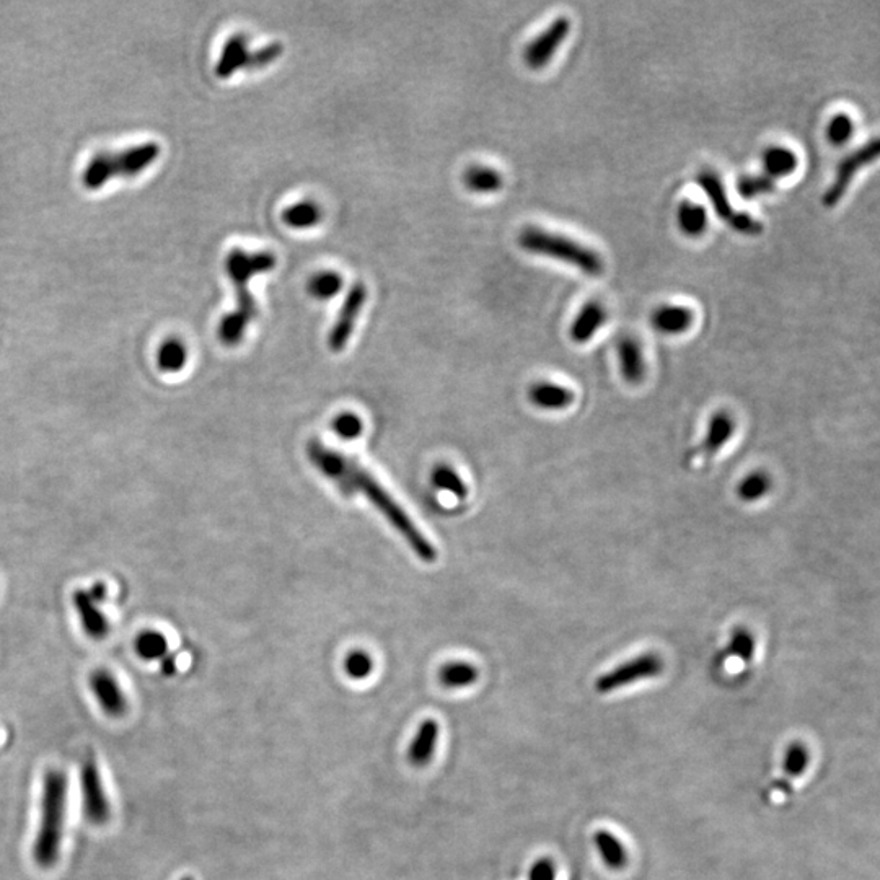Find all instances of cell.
I'll use <instances>...</instances> for the list:
<instances>
[{
  "label": "cell",
  "mask_w": 880,
  "mask_h": 880,
  "mask_svg": "<svg viewBox=\"0 0 880 880\" xmlns=\"http://www.w3.org/2000/svg\"><path fill=\"white\" fill-rule=\"evenodd\" d=\"M307 454L315 468L328 480L333 481V484L341 489V493L346 496H352L354 493L364 494L374 504L375 509L388 520V524L405 538V542L419 558L426 563L436 561L437 551L434 545L416 527L410 515L403 511V507L393 499L392 494L388 493L366 468L336 450L328 449L317 440L310 442Z\"/></svg>",
  "instance_id": "6da1fadb"
},
{
  "label": "cell",
  "mask_w": 880,
  "mask_h": 880,
  "mask_svg": "<svg viewBox=\"0 0 880 880\" xmlns=\"http://www.w3.org/2000/svg\"><path fill=\"white\" fill-rule=\"evenodd\" d=\"M40 825L33 843V859L41 869H51L61 859L66 827L67 776L61 770H49L41 788Z\"/></svg>",
  "instance_id": "7a4b0ae2"
},
{
  "label": "cell",
  "mask_w": 880,
  "mask_h": 880,
  "mask_svg": "<svg viewBox=\"0 0 880 880\" xmlns=\"http://www.w3.org/2000/svg\"><path fill=\"white\" fill-rule=\"evenodd\" d=\"M519 245L532 255L546 256L571 264L590 278L603 273L602 256L597 251L590 250L563 235L551 234L537 227H527L520 232Z\"/></svg>",
  "instance_id": "3957f363"
},
{
  "label": "cell",
  "mask_w": 880,
  "mask_h": 880,
  "mask_svg": "<svg viewBox=\"0 0 880 880\" xmlns=\"http://www.w3.org/2000/svg\"><path fill=\"white\" fill-rule=\"evenodd\" d=\"M160 146L157 142H146L141 146L129 147L123 152H100L95 155L84 173L82 183L90 191L100 190L106 181L118 176H136L159 159Z\"/></svg>",
  "instance_id": "277c9868"
},
{
  "label": "cell",
  "mask_w": 880,
  "mask_h": 880,
  "mask_svg": "<svg viewBox=\"0 0 880 880\" xmlns=\"http://www.w3.org/2000/svg\"><path fill=\"white\" fill-rule=\"evenodd\" d=\"M276 264L278 258L271 251L247 253L240 248H234L225 258V273L232 279L237 291V308L234 312L247 318L250 323L258 315V307L248 291V284L258 274L271 273Z\"/></svg>",
  "instance_id": "5b68a950"
},
{
  "label": "cell",
  "mask_w": 880,
  "mask_h": 880,
  "mask_svg": "<svg viewBox=\"0 0 880 880\" xmlns=\"http://www.w3.org/2000/svg\"><path fill=\"white\" fill-rule=\"evenodd\" d=\"M80 791L85 819L95 827H103L111 817L110 802L106 797L102 773L97 760L88 757L80 768Z\"/></svg>",
  "instance_id": "8992f818"
},
{
  "label": "cell",
  "mask_w": 880,
  "mask_h": 880,
  "mask_svg": "<svg viewBox=\"0 0 880 880\" xmlns=\"http://www.w3.org/2000/svg\"><path fill=\"white\" fill-rule=\"evenodd\" d=\"M664 662L656 654H643L634 657L625 664L618 665L612 672L600 675L595 682V690L605 695L612 693L618 688L628 687L631 683L641 682L647 678H654L662 674Z\"/></svg>",
  "instance_id": "52a82bcc"
},
{
  "label": "cell",
  "mask_w": 880,
  "mask_h": 880,
  "mask_svg": "<svg viewBox=\"0 0 880 880\" xmlns=\"http://www.w3.org/2000/svg\"><path fill=\"white\" fill-rule=\"evenodd\" d=\"M877 157H879V141L877 139L866 142L863 147H859L853 154L846 155L845 159L838 163L832 186L823 194V206L833 207L840 203L846 191L850 188L851 181H853L856 173L861 168L869 165V163L877 160Z\"/></svg>",
  "instance_id": "ba28073f"
},
{
  "label": "cell",
  "mask_w": 880,
  "mask_h": 880,
  "mask_svg": "<svg viewBox=\"0 0 880 880\" xmlns=\"http://www.w3.org/2000/svg\"><path fill=\"white\" fill-rule=\"evenodd\" d=\"M367 287L364 282H354L343 305L339 308L338 318L328 335V348L333 352H341L348 346L357 318L361 315L362 308L366 305Z\"/></svg>",
  "instance_id": "9c48e42d"
},
{
  "label": "cell",
  "mask_w": 880,
  "mask_h": 880,
  "mask_svg": "<svg viewBox=\"0 0 880 880\" xmlns=\"http://www.w3.org/2000/svg\"><path fill=\"white\" fill-rule=\"evenodd\" d=\"M571 31V20L568 17L556 18L550 27L538 35L524 49V62L533 71H540L553 59L561 44L568 38Z\"/></svg>",
  "instance_id": "30bf717a"
},
{
  "label": "cell",
  "mask_w": 880,
  "mask_h": 880,
  "mask_svg": "<svg viewBox=\"0 0 880 880\" xmlns=\"http://www.w3.org/2000/svg\"><path fill=\"white\" fill-rule=\"evenodd\" d=\"M90 688L106 716L119 719L128 711V700L108 670H95L90 675Z\"/></svg>",
  "instance_id": "8fae6325"
},
{
  "label": "cell",
  "mask_w": 880,
  "mask_h": 880,
  "mask_svg": "<svg viewBox=\"0 0 880 880\" xmlns=\"http://www.w3.org/2000/svg\"><path fill=\"white\" fill-rule=\"evenodd\" d=\"M72 602H74L75 612L79 615L80 623H82V628H84L87 636L95 639V641L105 638L108 631H110V625H108V620H106L102 610L98 607L100 603L95 602L88 595L87 590L82 589L75 590Z\"/></svg>",
  "instance_id": "7c38bea8"
},
{
  "label": "cell",
  "mask_w": 880,
  "mask_h": 880,
  "mask_svg": "<svg viewBox=\"0 0 880 880\" xmlns=\"http://www.w3.org/2000/svg\"><path fill=\"white\" fill-rule=\"evenodd\" d=\"M734 431L735 423L731 414L726 411H718L713 414V418L709 419L708 427H706V434H704L700 449H696L695 454L691 457L704 455L706 458H713L731 440Z\"/></svg>",
  "instance_id": "4fadbf2b"
},
{
  "label": "cell",
  "mask_w": 880,
  "mask_h": 880,
  "mask_svg": "<svg viewBox=\"0 0 880 880\" xmlns=\"http://www.w3.org/2000/svg\"><path fill=\"white\" fill-rule=\"evenodd\" d=\"M248 56H250V49H248L247 35H243V33L232 35L229 40L225 41L214 72L219 79H230L235 72L247 69Z\"/></svg>",
  "instance_id": "5bb4252c"
},
{
  "label": "cell",
  "mask_w": 880,
  "mask_h": 880,
  "mask_svg": "<svg viewBox=\"0 0 880 880\" xmlns=\"http://www.w3.org/2000/svg\"><path fill=\"white\" fill-rule=\"evenodd\" d=\"M533 405L546 411L568 410L574 403V393L558 383L538 382L528 392Z\"/></svg>",
  "instance_id": "9a60e30c"
},
{
  "label": "cell",
  "mask_w": 880,
  "mask_h": 880,
  "mask_svg": "<svg viewBox=\"0 0 880 880\" xmlns=\"http://www.w3.org/2000/svg\"><path fill=\"white\" fill-rule=\"evenodd\" d=\"M616 351H618L623 379L631 385L643 382L644 375H646V364H644L643 349L639 346L638 341L628 338V336L621 338L616 346Z\"/></svg>",
  "instance_id": "2e32d148"
},
{
  "label": "cell",
  "mask_w": 880,
  "mask_h": 880,
  "mask_svg": "<svg viewBox=\"0 0 880 880\" xmlns=\"http://www.w3.org/2000/svg\"><path fill=\"white\" fill-rule=\"evenodd\" d=\"M605 320H607V312L599 302H589L584 305L572 322L571 331H569L572 341L577 344L589 343L590 339L594 338L597 331L602 328Z\"/></svg>",
  "instance_id": "e0dca14e"
},
{
  "label": "cell",
  "mask_w": 880,
  "mask_h": 880,
  "mask_svg": "<svg viewBox=\"0 0 880 880\" xmlns=\"http://www.w3.org/2000/svg\"><path fill=\"white\" fill-rule=\"evenodd\" d=\"M695 315L690 308L682 305H664L652 313V326L664 335H682L690 330Z\"/></svg>",
  "instance_id": "ac0fdd59"
},
{
  "label": "cell",
  "mask_w": 880,
  "mask_h": 880,
  "mask_svg": "<svg viewBox=\"0 0 880 880\" xmlns=\"http://www.w3.org/2000/svg\"><path fill=\"white\" fill-rule=\"evenodd\" d=\"M440 727L434 719H426L419 726L418 734L408 748V760L414 766H426L431 762L436 752L437 740H439Z\"/></svg>",
  "instance_id": "d6986e66"
},
{
  "label": "cell",
  "mask_w": 880,
  "mask_h": 880,
  "mask_svg": "<svg viewBox=\"0 0 880 880\" xmlns=\"http://www.w3.org/2000/svg\"><path fill=\"white\" fill-rule=\"evenodd\" d=\"M696 183L704 191V194L708 196L716 214L722 220L729 222L731 217L734 216V211H732L731 203H729V198H727L726 188H724V183H722L718 173L704 170V172L696 176Z\"/></svg>",
  "instance_id": "ffe728a7"
},
{
  "label": "cell",
  "mask_w": 880,
  "mask_h": 880,
  "mask_svg": "<svg viewBox=\"0 0 880 880\" xmlns=\"http://www.w3.org/2000/svg\"><path fill=\"white\" fill-rule=\"evenodd\" d=\"M463 185L467 186V190L471 193L493 194L501 190L504 180L501 173L496 172L494 168L471 165L463 175Z\"/></svg>",
  "instance_id": "44dd1931"
},
{
  "label": "cell",
  "mask_w": 880,
  "mask_h": 880,
  "mask_svg": "<svg viewBox=\"0 0 880 880\" xmlns=\"http://www.w3.org/2000/svg\"><path fill=\"white\" fill-rule=\"evenodd\" d=\"M323 219L322 207L313 201H300L286 207L282 212V222L295 230L312 229Z\"/></svg>",
  "instance_id": "7402d4cb"
},
{
  "label": "cell",
  "mask_w": 880,
  "mask_h": 880,
  "mask_svg": "<svg viewBox=\"0 0 880 880\" xmlns=\"http://www.w3.org/2000/svg\"><path fill=\"white\" fill-rule=\"evenodd\" d=\"M677 222L687 237H701L708 229V212L700 204L683 201L678 206Z\"/></svg>",
  "instance_id": "603a6c76"
},
{
  "label": "cell",
  "mask_w": 880,
  "mask_h": 880,
  "mask_svg": "<svg viewBox=\"0 0 880 880\" xmlns=\"http://www.w3.org/2000/svg\"><path fill=\"white\" fill-rule=\"evenodd\" d=\"M763 165H765L766 173L773 180V178H784V176L796 172L799 160L791 149L770 147L763 155Z\"/></svg>",
  "instance_id": "cb8c5ba5"
},
{
  "label": "cell",
  "mask_w": 880,
  "mask_h": 880,
  "mask_svg": "<svg viewBox=\"0 0 880 880\" xmlns=\"http://www.w3.org/2000/svg\"><path fill=\"white\" fill-rule=\"evenodd\" d=\"M344 279L338 271H320L308 279L307 291L313 299L330 300L343 291Z\"/></svg>",
  "instance_id": "d4e9b609"
},
{
  "label": "cell",
  "mask_w": 880,
  "mask_h": 880,
  "mask_svg": "<svg viewBox=\"0 0 880 880\" xmlns=\"http://www.w3.org/2000/svg\"><path fill=\"white\" fill-rule=\"evenodd\" d=\"M595 845L599 848L603 863L607 864L613 871L623 869L626 863H628V854H626L625 846L621 845V841L616 840L612 833L599 830V832L595 833Z\"/></svg>",
  "instance_id": "484cf974"
},
{
  "label": "cell",
  "mask_w": 880,
  "mask_h": 880,
  "mask_svg": "<svg viewBox=\"0 0 880 880\" xmlns=\"http://www.w3.org/2000/svg\"><path fill=\"white\" fill-rule=\"evenodd\" d=\"M186 361H188V351L180 339H167L157 352V366L165 374L180 372L186 366Z\"/></svg>",
  "instance_id": "4316f807"
},
{
  "label": "cell",
  "mask_w": 880,
  "mask_h": 880,
  "mask_svg": "<svg viewBox=\"0 0 880 880\" xmlns=\"http://www.w3.org/2000/svg\"><path fill=\"white\" fill-rule=\"evenodd\" d=\"M478 669L468 662H449L439 672L440 683L447 688L470 687L478 680Z\"/></svg>",
  "instance_id": "83f0119b"
},
{
  "label": "cell",
  "mask_w": 880,
  "mask_h": 880,
  "mask_svg": "<svg viewBox=\"0 0 880 880\" xmlns=\"http://www.w3.org/2000/svg\"><path fill=\"white\" fill-rule=\"evenodd\" d=\"M771 478L765 471H753L750 475L745 476L737 486V496L740 501L757 502L765 498L770 493Z\"/></svg>",
  "instance_id": "f1b7e54d"
},
{
  "label": "cell",
  "mask_w": 880,
  "mask_h": 880,
  "mask_svg": "<svg viewBox=\"0 0 880 880\" xmlns=\"http://www.w3.org/2000/svg\"><path fill=\"white\" fill-rule=\"evenodd\" d=\"M136 654L144 660H162L168 656V641L159 631H144L136 638Z\"/></svg>",
  "instance_id": "f546056e"
},
{
  "label": "cell",
  "mask_w": 880,
  "mask_h": 880,
  "mask_svg": "<svg viewBox=\"0 0 880 880\" xmlns=\"http://www.w3.org/2000/svg\"><path fill=\"white\" fill-rule=\"evenodd\" d=\"M248 325H250V322H248L247 318L238 315L237 312L227 313L220 320L219 331H217L220 343L229 346V348H234L237 344L242 343L245 333H247Z\"/></svg>",
  "instance_id": "4dcf8cb0"
},
{
  "label": "cell",
  "mask_w": 880,
  "mask_h": 880,
  "mask_svg": "<svg viewBox=\"0 0 880 880\" xmlns=\"http://www.w3.org/2000/svg\"><path fill=\"white\" fill-rule=\"evenodd\" d=\"M724 652H726V657H737L742 662H750L753 659V652H755V638H753L752 631H748L747 628H735L732 631L729 646Z\"/></svg>",
  "instance_id": "1f68e13d"
},
{
  "label": "cell",
  "mask_w": 880,
  "mask_h": 880,
  "mask_svg": "<svg viewBox=\"0 0 880 880\" xmlns=\"http://www.w3.org/2000/svg\"><path fill=\"white\" fill-rule=\"evenodd\" d=\"M432 483L436 484L437 488L449 491V493L454 494L457 498H467V486L460 480V476L452 468L447 467V465H439V467L434 468V471H432Z\"/></svg>",
  "instance_id": "d6a6232c"
},
{
  "label": "cell",
  "mask_w": 880,
  "mask_h": 880,
  "mask_svg": "<svg viewBox=\"0 0 880 880\" xmlns=\"http://www.w3.org/2000/svg\"><path fill=\"white\" fill-rule=\"evenodd\" d=\"M737 191L744 199H755L775 191V181L770 176H744L737 181Z\"/></svg>",
  "instance_id": "836d02e7"
},
{
  "label": "cell",
  "mask_w": 880,
  "mask_h": 880,
  "mask_svg": "<svg viewBox=\"0 0 880 880\" xmlns=\"http://www.w3.org/2000/svg\"><path fill=\"white\" fill-rule=\"evenodd\" d=\"M282 53H284V44L279 43V41H273V43L266 44L263 48L250 51L247 69L248 71H260L264 67L271 66L273 62L281 58Z\"/></svg>",
  "instance_id": "e575fe53"
},
{
  "label": "cell",
  "mask_w": 880,
  "mask_h": 880,
  "mask_svg": "<svg viewBox=\"0 0 880 880\" xmlns=\"http://www.w3.org/2000/svg\"><path fill=\"white\" fill-rule=\"evenodd\" d=\"M854 134L853 119L848 115H835L827 126V139L835 147L845 146Z\"/></svg>",
  "instance_id": "d590c367"
},
{
  "label": "cell",
  "mask_w": 880,
  "mask_h": 880,
  "mask_svg": "<svg viewBox=\"0 0 880 880\" xmlns=\"http://www.w3.org/2000/svg\"><path fill=\"white\" fill-rule=\"evenodd\" d=\"M344 670L352 680H364L374 670V660L366 651H352L344 659Z\"/></svg>",
  "instance_id": "8d00e7d4"
},
{
  "label": "cell",
  "mask_w": 880,
  "mask_h": 880,
  "mask_svg": "<svg viewBox=\"0 0 880 880\" xmlns=\"http://www.w3.org/2000/svg\"><path fill=\"white\" fill-rule=\"evenodd\" d=\"M807 765H809V752H807V748L802 744H797V742L792 744L786 750V755H784V773L792 776V778H796V776H801L806 771Z\"/></svg>",
  "instance_id": "74e56055"
},
{
  "label": "cell",
  "mask_w": 880,
  "mask_h": 880,
  "mask_svg": "<svg viewBox=\"0 0 880 880\" xmlns=\"http://www.w3.org/2000/svg\"><path fill=\"white\" fill-rule=\"evenodd\" d=\"M333 429L341 439H357L361 436L364 424L361 418L354 413L339 414L338 418L333 421Z\"/></svg>",
  "instance_id": "f35d334b"
},
{
  "label": "cell",
  "mask_w": 880,
  "mask_h": 880,
  "mask_svg": "<svg viewBox=\"0 0 880 880\" xmlns=\"http://www.w3.org/2000/svg\"><path fill=\"white\" fill-rule=\"evenodd\" d=\"M727 224L731 225L732 229L737 230L739 234L753 235V237L762 234L763 230L762 222L750 214H745V212H737V214L734 212V216Z\"/></svg>",
  "instance_id": "ab89813d"
},
{
  "label": "cell",
  "mask_w": 880,
  "mask_h": 880,
  "mask_svg": "<svg viewBox=\"0 0 880 880\" xmlns=\"http://www.w3.org/2000/svg\"><path fill=\"white\" fill-rule=\"evenodd\" d=\"M530 880H556L555 864L551 859H538L530 869Z\"/></svg>",
  "instance_id": "60d3db41"
},
{
  "label": "cell",
  "mask_w": 880,
  "mask_h": 880,
  "mask_svg": "<svg viewBox=\"0 0 880 880\" xmlns=\"http://www.w3.org/2000/svg\"><path fill=\"white\" fill-rule=\"evenodd\" d=\"M87 592L88 595H90V597L95 600V602L102 603L105 602L106 592H108V590H106L105 584H102V582H97V584H93V586L90 587V590H87Z\"/></svg>",
  "instance_id": "b9f144b4"
},
{
  "label": "cell",
  "mask_w": 880,
  "mask_h": 880,
  "mask_svg": "<svg viewBox=\"0 0 880 880\" xmlns=\"http://www.w3.org/2000/svg\"><path fill=\"white\" fill-rule=\"evenodd\" d=\"M162 672L167 675V677H172V675L176 674V659L172 656V654H168V656L163 657L162 660Z\"/></svg>",
  "instance_id": "7bdbcfd3"
},
{
  "label": "cell",
  "mask_w": 880,
  "mask_h": 880,
  "mask_svg": "<svg viewBox=\"0 0 880 880\" xmlns=\"http://www.w3.org/2000/svg\"><path fill=\"white\" fill-rule=\"evenodd\" d=\"M181 880H194V879H193V877L188 876V877H183V879H181Z\"/></svg>",
  "instance_id": "ee69618b"
}]
</instances>
